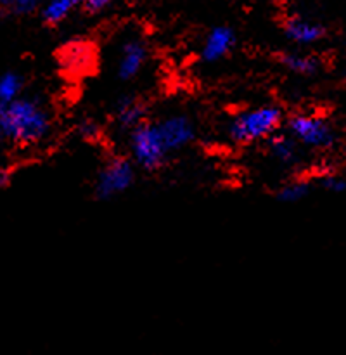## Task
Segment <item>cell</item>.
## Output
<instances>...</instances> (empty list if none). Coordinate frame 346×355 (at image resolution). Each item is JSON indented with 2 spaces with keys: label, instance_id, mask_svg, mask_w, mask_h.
<instances>
[{
  "label": "cell",
  "instance_id": "6da1fadb",
  "mask_svg": "<svg viewBox=\"0 0 346 355\" xmlns=\"http://www.w3.org/2000/svg\"><path fill=\"white\" fill-rule=\"evenodd\" d=\"M6 139L21 146L40 142L51 130V116L40 101L19 97L3 110Z\"/></svg>",
  "mask_w": 346,
  "mask_h": 355
},
{
  "label": "cell",
  "instance_id": "7a4b0ae2",
  "mask_svg": "<svg viewBox=\"0 0 346 355\" xmlns=\"http://www.w3.org/2000/svg\"><path fill=\"white\" fill-rule=\"evenodd\" d=\"M282 111L277 106H258L242 111L228 123V137L235 144L266 141L282 127Z\"/></svg>",
  "mask_w": 346,
  "mask_h": 355
},
{
  "label": "cell",
  "instance_id": "3957f363",
  "mask_svg": "<svg viewBox=\"0 0 346 355\" xmlns=\"http://www.w3.org/2000/svg\"><path fill=\"white\" fill-rule=\"evenodd\" d=\"M128 148L134 165L145 172H158L170 156L158 125L152 121H144L128 132Z\"/></svg>",
  "mask_w": 346,
  "mask_h": 355
},
{
  "label": "cell",
  "instance_id": "277c9868",
  "mask_svg": "<svg viewBox=\"0 0 346 355\" xmlns=\"http://www.w3.org/2000/svg\"><path fill=\"white\" fill-rule=\"evenodd\" d=\"M134 162L125 156H116L106 162V165L97 173L95 184H93V194L97 200L109 201L120 194L127 193L135 182Z\"/></svg>",
  "mask_w": 346,
  "mask_h": 355
},
{
  "label": "cell",
  "instance_id": "5b68a950",
  "mask_svg": "<svg viewBox=\"0 0 346 355\" xmlns=\"http://www.w3.org/2000/svg\"><path fill=\"white\" fill-rule=\"evenodd\" d=\"M287 134L300 144L313 149H327L334 144L336 135L329 121L313 114H294L287 120Z\"/></svg>",
  "mask_w": 346,
  "mask_h": 355
},
{
  "label": "cell",
  "instance_id": "8992f818",
  "mask_svg": "<svg viewBox=\"0 0 346 355\" xmlns=\"http://www.w3.org/2000/svg\"><path fill=\"white\" fill-rule=\"evenodd\" d=\"M156 125H158L159 134H161L170 155L187 148L196 139L194 121L185 114H170V116L156 121Z\"/></svg>",
  "mask_w": 346,
  "mask_h": 355
},
{
  "label": "cell",
  "instance_id": "52a82bcc",
  "mask_svg": "<svg viewBox=\"0 0 346 355\" xmlns=\"http://www.w3.org/2000/svg\"><path fill=\"white\" fill-rule=\"evenodd\" d=\"M147 45L140 38H127L120 47V58L116 64V75L121 82L137 78L147 62Z\"/></svg>",
  "mask_w": 346,
  "mask_h": 355
},
{
  "label": "cell",
  "instance_id": "ba28073f",
  "mask_svg": "<svg viewBox=\"0 0 346 355\" xmlns=\"http://www.w3.org/2000/svg\"><path fill=\"white\" fill-rule=\"evenodd\" d=\"M235 42H237V38H235L232 28L215 26L208 33V37L204 38L203 49H201V59L208 62V64L221 61V59H225L230 54L232 49L235 47Z\"/></svg>",
  "mask_w": 346,
  "mask_h": 355
},
{
  "label": "cell",
  "instance_id": "9c48e42d",
  "mask_svg": "<svg viewBox=\"0 0 346 355\" xmlns=\"http://www.w3.org/2000/svg\"><path fill=\"white\" fill-rule=\"evenodd\" d=\"M114 123L123 132H131L145 121V104L138 97L123 96L114 104Z\"/></svg>",
  "mask_w": 346,
  "mask_h": 355
},
{
  "label": "cell",
  "instance_id": "30bf717a",
  "mask_svg": "<svg viewBox=\"0 0 346 355\" xmlns=\"http://www.w3.org/2000/svg\"><path fill=\"white\" fill-rule=\"evenodd\" d=\"M284 33L294 44L311 45L317 44L324 37L325 30L322 24L315 23V21L304 19V17L300 16H293L289 19H286V23H284Z\"/></svg>",
  "mask_w": 346,
  "mask_h": 355
},
{
  "label": "cell",
  "instance_id": "8fae6325",
  "mask_svg": "<svg viewBox=\"0 0 346 355\" xmlns=\"http://www.w3.org/2000/svg\"><path fill=\"white\" fill-rule=\"evenodd\" d=\"M266 148H268L270 156L280 165H293L298 159L296 141L289 134H273L272 137L266 139Z\"/></svg>",
  "mask_w": 346,
  "mask_h": 355
},
{
  "label": "cell",
  "instance_id": "7c38bea8",
  "mask_svg": "<svg viewBox=\"0 0 346 355\" xmlns=\"http://www.w3.org/2000/svg\"><path fill=\"white\" fill-rule=\"evenodd\" d=\"M277 61L280 62L282 68H286L287 71L294 73V75L301 76H310L315 75L320 68V61L318 58L310 54H301V52H286V54H279Z\"/></svg>",
  "mask_w": 346,
  "mask_h": 355
},
{
  "label": "cell",
  "instance_id": "4fadbf2b",
  "mask_svg": "<svg viewBox=\"0 0 346 355\" xmlns=\"http://www.w3.org/2000/svg\"><path fill=\"white\" fill-rule=\"evenodd\" d=\"M83 0H45L42 7V17L47 24H59L73 12V9L82 6Z\"/></svg>",
  "mask_w": 346,
  "mask_h": 355
},
{
  "label": "cell",
  "instance_id": "5bb4252c",
  "mask_svg": "<svg viewBox=\"0 0 346 355\" xmlns=\"http://www.w3.org/2000/svg\"><path fill=\"white\" fill-rule=\"evenodd\" d=\"M308 194H310V182L307 180H291L275 191V198L280 203H298Z\"/></svg>",
  "mask_w": 346,
  "mask_h": 355
},
{
  "label": "cell",
  "instance_id": "9a60e30c",
  "mask_svg": "<svg viewBox=\"0 0 346 355\" xmlns=\"http://www.w3.org/2000/svg\"><path fill=\"white\" fill-rule=\"evenodd\" d=\"M23 76L14 71H7L0 75V104H10L19 99L23 90Z\"/></svg>",
  "mask_w": 346,
  "mask_h": 355
},
{
  "label": "cell",
  "instance_id": "2e32d148",
  "mask_svg": "<svg viewBox=\"0 0 346 355\" xmlns=\"http://www.w3.org/2000/svg\"><path fill=\"white\" fill-rule=\"evenodd\" d=\"M45 3V0H0V16L7 12L30 14Z\"/></svg>",
  "mask_w": 346,
  "mask_h": 355
},
{
  "label": "cell",
  "instance_id": "e0dca14e",
  "mask_svg": "<svg viewBox=\"0 0 346 355\" xmlns=\"http://www.w3.org/2000/svg\"><path fill=\"white\" fill-rule=\"evenodd\" d=\"M322 186L331 193H343L346 189V180L339 175H325L322 179Z\"/></svg>",
  "mask_w": 346,
  "mask_h": 355
},
{
  "label": "cell",
  "instance_id": "ac0fdd59",
  "mask_svg": "<svg viewBox=\"0 0 346 355\" xmlns=\"http://www.w3.org/2000/svg\"><path fill=\"white\" fill-rule=\"evenodd\" d=\"M114 0H83L82 6L85 7L89 12H99V10H104L106 7H109Z\"/></svg>",
  "mask_w": 346,
  "mask_h": 355
},
{
  "label": "cell",
  "instance_id": "d6986e66",
  "mask_svg": "<svg viewBox=\"0 0 346 355\" xmlns=\"http://www.w3.org/2000/svg\"><path fill=\"white\" fill-rule=\"evenodd\" d=\"M80 135L85 139H95L99 135V127H97L95 121H83L80 125Z\"/></svg>",
  "mask_w": 346,
  "mask_h": 355
},
{
  "label": "cell",
  "instance_id": "ffe728a7",
  "mask_svg": "<svg viewBox=\"0 0 346 355\" xmlns=\"http://www.w3.org/2000/svg\"><path fill=\"white\" fill-rule=\"evenodd\" d=\"M10 182V172L7 168H0V189L7 187Z\"/></svg>",
  "mask_w": 346,
  "mask_h": 355
},
{
  "label": "cell",
  "instance_id": "44dd1931",
  "mask_svg": "<svg viewBox=\"0 0 346 355\" xmlns=\"http://www.w3.org/2000/svg\"><path fill=\"white\" fill-rule=\"evenodd\" d=\"M3 110H6V104H0V141H6V128H3Z\"/></svg>",
  "mask_w": 346,
  "mask_h": 355
}]
</instances>
